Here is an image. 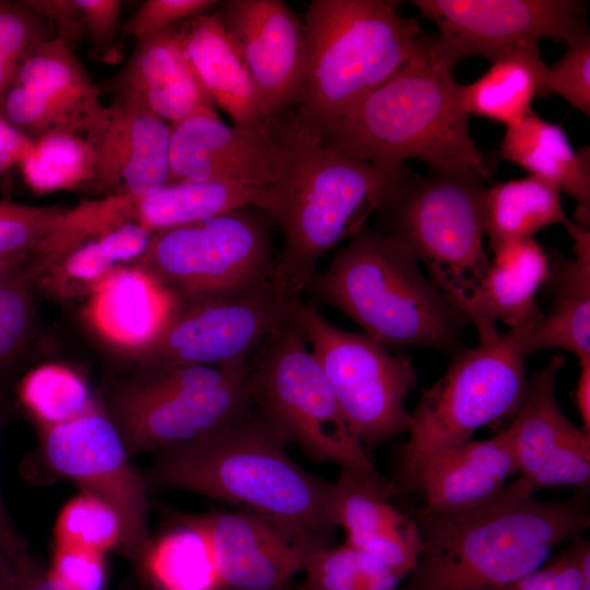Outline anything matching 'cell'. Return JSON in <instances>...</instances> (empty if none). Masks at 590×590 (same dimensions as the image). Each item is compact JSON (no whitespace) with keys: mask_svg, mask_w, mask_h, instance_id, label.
I'll return each instance as SVG.
<instances>
[{"mask_svg":"<svg viewBox=\"0 0 590 590\" xmlns=\"http://www.w3.org/2000/svg\"><path fill=\"white\" fill-rule=\"evenodd\" d=\"M455 64L424 34L416 52L320 139L334 152L389 168L420 160L430 172L492 178L493 161L473 141Z\"/></svg>","mask_w":590,"mask_h":590,"instance_id":"cell-1","label":"cell"},{"mask_svg":"<svg viewBox=\"0 0 590 590\" xmlns=\"http://www.w3.org/2000/svg\"><path fill=\"white\" fill-rule=\"evenodd\" d=\"M588 491L562 502L500 494L455 512H409L422 546L400 590H499L546 563L564 541L590 527Z\"/></svg>","mask_w":590,"mask_h":590,"instance_id":"cell-2","label":"cell"},{"mask_svg":"<svg viewBox=\"0 0 590 590\" xmlns=\"http://www.w3.org/2000/svg\"><path fill=\"white\" fill-rule=\"evenodd\" d=\"M283 436L255 409L209 438L157 452L150 487L188 491L241 506L304 533L332 541V482L287 455Z\"/></svg>","mask_w":590,"mask_h":590,"instance_id":"cell-3","label":"cell"},{"mask_svg":"<svg viewBox=\"0 0 590 590\" xmlns=\"http://www.w3.org/2000/svg\"><path fill=\"white\" fill-rule=\"evenodd\" d=\"M291 146L287 172L275 188L274 216L283 235L271 282L285 296L307 292L322 256L366 226L387 193L411 170L389 168L326 148L288 113L279 117Z\"/></svg>","mask_w":590,"mask_h":590,"instance_id":"cell-4","label":"cell"},{"mask_svg":"<svg viewBox=\"0 0 590 590\" xmlns=\"http://www.w3.org/2000/svg\"><path fill=\"white\" fill-rule=\"evenodd\" d=\"M307 292L387 347L455 354L468 319L402 243L364 226L317 271Z\"/></svg>","mask_w":590,"mask_h":590,"instance_id":"cell-5","label":"cell"},{"mask_svg":"<svg viewBox=\"0 0 590 590\" xmlns=\"http://www.w3.org/2000/svg\"><path fill=\"white\" fill-rule=\"evenodd\" d=\"M393 0H312L299 99L287 111L320 139L416 52L424 33Z\"/></svg>","mask_w":590,"mask_h":590,"instance_id":"cell-6","label":"cell"},{"mask_svg":"<svg viewBox=\"0 0 590 590\" xmlns=\"http://www.w3.org/2000/svg\"><path fill=\"white\" fill-rule=\"evenodd\" d=\"M249 364L140 366L105 396V413L130 457L160 452L220 434L248 417Z\"/></svg>","mask_w":590,"mask_h":590,"instance_id":"cell-7","label":"cell"},{"mask_svg":"<svg viewBox=\"0 0 590 590\" xmlns=\"http://www.w3.org/2000/svg\"><path fill=\"white\" fill-rule=\"evenodd\" d=\"M528 326L480 339L476 346L453 354L446 374L422 394L411 413L409 439L393 480L398 491L429 456L464 444L480 428L517 414L529 391Z\"/></svg>","mask_w":590,"mask_h":590,"instance_id":"cell-8","label":"cell"},{"mask_svg":"<svg viewBox=\"0 0 590 590\" xmlns=\"http://www.w3.org/2000/svg\"><path fill=\"white\" fill-rule=\"evenodd\" d=\"M486 186L477 178L410 172L375 214L379 229L410 249L444 293H470L486 272Z\"/></svg>","mask_w":590,"mask_h":590,"instance_id":"cell-9","label":"cell"},{"mask_svg":"<svg viewBox=\"0 0 590 590\" xmlns=\"http://www.w3.org/2000/svg\"><path fill=\"white\" fill-rule=\"evenodd\" d=\"M253 409L311 460L376 470L292 314L249 362Z\"/></svg>","mask_w":590,"mask_h":590,"instance_id":"cell-10","label":"cell"},{"mask_svg":"<svg viewBox=\"0 0 590 590\" xmlns=\"http://www.w3.org/2000/svg\"><path fill=\"white\" fill-rule=\"evenodd\" d=\"M273 223L249 206L157 231L138 263L180 302L245 291L271 281Z\"/></svg>","mask_w":590,"mask_h":590,"instance_id":"cell-11","label":"cell"},{"mask_svg":"<svg viewBox=\"0 0 590 590\" xmlns=\"http://www.w3.org/2000/svg\"><path fill=\"white\" fill-rule=\"evenodd\" d=\"M292 316L370 458L381 442L409 432L411 413L405 400L417 377L406 354H392L365 333L333 326L302 297L294 300Z\"/></svg>","mask_w":590,"mask_h":590,"instance_id":"cell-12","label":"cell"},{"mask_svg":"<svg viewBox=\"0 0 590 590\" xmlns=\"http://www.w3.org/2000/svg\"><path fill=\"white\" fill-rule=\"evenodd\" d=\"M295 299L268 281L225 296L179 300L163 332L140 358L141 366H246L290 319Z\"/></svg>","mask_w":590,"mask_h":590,"instance_id":"cell-13","label":"cell"},{"mask_svg":"<svg viewBox=\"0 0 590 590\" xmlns=\"http://www.w3.org/2000/svg\"><path fill=\"white\" fill-rule=\"evenodd\" d=\"M40 456L59 476L115 509L121 522L118 550L139 562L153 538L149 527V482L138 471L113 421L99 404L58 426L40 430Z\"/></svg>","mask_w":590,"mask_h":590,"instance_id":"cell-14","label":"cell"},{"mask_svg":"<svg viewBox=\"0 0 590 590\" xmlns=\"http://www.w3.org/2000/svg\"><path fill=\"white\" fill-rule=\"evenodd\" d=\"M439 33L438 51L452 64L477 56L493 61L521 43L547 38L568 44L588 28L580 0H412Z\"/></svg>","mask_w":590,"mask_h":590,"instance_id":"cell-15","label":"cell"},{"mask_svg":"<svg viewBox=\"0 0 590 590\" xmlns=\"http://www.w3.org/2000/svg\"><path fill=\"white\" fill-rule=\"evenodd\" d=\"M564 356H553L529 380L527 398L506 427L512 440L518 477L503 495L532 498L543 488L590 485V433L577 427L559 408L555 397Z\"/></svg>","mask_w":590,"mask_h":590,"instance_id":"cell-16","label":"cell"},{"mask_svg":"<svg viewBox=\"0 0 590 590\" xmlns=\"http://www.w3.org/2000/svg\"><path fill=\"white\" fill-rule=\"evenodd\" d=\"M290 160V142L279 118L251 128L201 114L170 126L168 184L211 180L276 188Z\"/></svg>","mask_w":590,"mask_h":590,"instance_id":"cell-17","label":"cell"},{"mask_svg":"<svg viewBox=\"0 0 590 590\" xmlns=\"http://www.w3.org/2000/svg\"><path fill=\"white\" fill-rule=\"evenodd\" d=\"M214 8L251 76L264 119L293 109L305 69V32L298 15L282 0H224Z\"/></svg>","mask_w":590,"mask_h":590,"instance_id":"cell-18","label":"cell"},{"mask_svg":"<svg viewBox=\"0 0 590 590\" xmlns=\"http://www.w3.org/2000/svg\"><path fill=\"white\" fill-rule=\"evenodd\" d=\"M170 125L122 96L85 133L90 154L87 187L104 197L133 202L169 182Z\"/></svg>","mask_w":590,"mask_h":590,"instance_id":"cell-19","label":"cell"},{"mask_svg":"<svg viewBox=\"0 0 590 590\" xmlns=\"http://www.w3.org/2000/svg\"><path fill=\"white\" fill-rule=\"evenodd\" d=\"M193 518L209 539L224 590H285L316 547L332 544L246 510Z\"/></svg>","mask_w":590,"mask_h":590,"instance_id":"cell-20","label":"cell"},{"mask_svg":"<svg viewBox=\"0 0 590 590\" xmlns=\"http://www.w3.org/2000/svg\"><path fill=\"white\" fill-rule=\"evenodd\" d=\"M399 493L393 480L376 470L343 468L332 482L331 514L335 527L344 530L346 544L404 579L416 565L422 540L414 518L391 503Z\"/></svg>","mask_w":590,"mask_h":590,"instance_id":"cell-21","label":"cell"},{"mask_svg":"<svg viewBox=\"0 0 590 590\" xmlns=\"http://www.w3.org/2000/svg\"><path fill=\"white\" fill-rule=\"evenodd\" d=\"M518 474L507 428L494 437L471 439L426 458L400 486L417 493L423 508L436 512L472 509L496 499Z\"/></svg>","mask_w":590,"mask_h":590,"instance_id":"cell-22","label":"cell"},{"mask_svg":"<svg viewBox=\"0 0 590 590\" xmlns=\"http://www.w3.org/2000/svg\"><path fill=\"white\" fill-rule=\"evenodd\" d=\"M105 85L113 96L141 104L170 126L194 115H217L177 24L138 40L123 68Z\"/></svg>","mask_w":590,"mask_h":590,"instance_id":"cell-23","label":"cell"},{"mask_svg":"<svg viewBox=\"0 0 590 590\" xmlns=\"http://www.w3.org/2000/svg\"><path fill=\"white\" fill-rule=\"evenodd\" d=\"M479 284L468 294L445 293L477 330L480 339L532 323L542 311L535 295L550 272V257L533 238L504 241Z\"/></svg>","mask_w":590,"mask_h":590,"instance_id":"cell-24","label":"cell"},{"mask_svg":"<svg viewBox=\"0 0 590 590\" xmlns=\"http://www.w3.org/2000/svg\"><path fill=\"white\" fill-rule=\"evenodd\" d=\"M86 317L110 345L140 357L163 332L179 300L139 263L120 266L88 292Z\"/></svg>","mask_w":590,"mask_h":590,"instance_id":"cell-25","label":"cell"},{"mask_svg":"<svg viewBox=\"0 0 590 590\" xmlns=\"http://www.w3.org/2000/svg\"><path fill=\"white\" fill-rule=\"evenodd\" d=\"M567 232L574 239L575 257L550 258L544 285L552 306L528 326L526 345L529 355L559 349L583 361L590 358V231L574 224Z\"/></svg>","mask_w":590,"mask_h":590,"instance_id":"cell-26","label":"cell"},{"mask_svg":"<svg viewBox=\"0 0 590 590\" xmlns=\"http://www.w3.org/2000/svg\"><path fill=\"white\" fill-rule=\"evenodd\" d=\"M187 56L214 105L234 125L259 128L268 123L244 62L219 17L206 12L177 24Z\"/></svg>","mask_w":590,"mask_h":590,"instance_id":"cell-27","label":"cell"},{"mask_svg":"<svg viewBox=\"0 0 590 590\" xmlns=\"http://www.w3.org/2000/svg\"><path fill=\"white\" fill-rule=\"evenodd\" d=\"M499 156L544 179L577 202L575 223L589 228L590 150L575 151L559 125L534 113L506 127Z\"/></svg>","mask_w":590,"mask_h":590,"instance_id":"cell-28","label":"cell"},{"mask_svg":"<svg viewBox=\"0 0 590 590\" xmlns=\"http://www.w3.org/2000/svg\"><path fill=\"white\" fill-rule=\"evenodd\" d=\"M249 206L266 210L274 217L280 206L276 189L224 181L184 180L167 184L134 202L138 221L152 233Z\"/></svg>","mask_w":590,"mask_h":590,"instance_id":"cell-29","label":"cell"},{"mask_svg":"<svg viewBox=\"0 0 590 590\" xmlns=\"http://www.w3.org/2000/svg\"><path fill=\"white\" fill-rule=\"evenodd\" d=\"M491 63L477 80L461 84V105L468 116L508 127L533 113L531 103L541 95L546 64L538 42L518 44Z\"/></svg>","mask_w":590,"mask_h":590,"instance_id":"cell-30","label":"cell"},{"mask_svg":"<svg viewBox=\"0 0 590 590\" xmlns=\"http://www.w3.org/2000/svg\"><path fill=\"white\" fill-rule=\"evenodd\" d=\"M573 223L564 208L560 191L535 176L496 182L486 187L484 229L489 249L523 238L555 224L567 228Z\"/></svg>","mask_w":590,"mask_h":590,"instance_id":"cell-31","label":"cell"},{"mask_svg":"<svg viewBox=\"0 0 590 590\" xmlns=\"http://www.w3.org/2000/svg\"><path fill=\"white\" fill-rule=\"evenodd\" d=\"M155 590H224L209 539L192 515L153 539L138 562Z\"/></svg>","mask_w":590,"mask_h":590,"instance_id":"cell-32","label":"cell"},{"mask_svg":"<svg viewBox=\"0 0 590 590\" xmlns=\"http://www.w3.org/2000/svg\"><path fill=\"white\" fill-rule=\"evenodd\" d=\"M12 83L91 119H97L106 106L101 101V88L59 36L44 39L27 55Z\"/></svg>","mask_w":590,"mask_h":590,"instance_id":"cell-33","label":"cell"},{"mask_svg":"<svg viewBox=\"0 0 590 590\" xmlns=\"http://www.w3.org/2000/svg\"><path fill=\"white\" fill-rule=\"evenodd\" d=\"M17 397L40 430L70 422L99 405L82 376L59 364L28 371L19 384Z\"/></svg>","mask_w":590,"mask_h":590,"instance_id":"cell-34","label":"cell"},{"mask_svg":"<svg viewBox=\"0 0 590 590\" xmlns=\"http://www.w3.org/2000/svg\"><path fill=\"white\" fill-rule=\"evenodd\" d=\"M298 590H398L403 580L373 556L344 543L321 545L307 557Z\"/></svg>","mask_w":590,"mask_h":590,"instance_id":"cell-35","label":"cell"},{"mask_svg":"<svg viewBox=\"0 0 590 590\" xmlns=\"http://www.w3.org/2000/svg\"><path fill=\"white\" fill-rule=\"evenodd\" d=\"M0 116L33 142L52 135L84 138L99 118L76 114L16 83L8 88Z\"/></svg>","mask_w":590,"mask_h":590,"instance_id":"cell-36","label":"cell"},{"mask_svg":"<svg viewBox=\"0 0 590 590\" xmlns=\"http://www.w3.org/2000/svg\"><path fill=\"white\" fill-rule=\"evenodd\" d=\"M119 516L104 500L80 493L59 511L54 528L55 545L105 553L121 542Z\"/></svg>","mask_w":590,"mask_h":590,"instance_id":"cell-37","label":"cell"},{"mask_svg":"<svg viewBox=\"0 0 590 590\" xmlns=\"http://www.w3.org/2000/svg\"><path fill=\"white\" fill-rule=\"evenodd\" d=\"M21 165L30 186L50 191L86 184L90 154L83 138L52 135L35 142Z\"/></svg>","mask_w":590,"mask_h":590,"instance_id":"cell-38","label":"cell"},{"mask_svg":"<svg viewBox=\"0 0 590 590\" xmlns=\"http://www.w3.org/2000/svg\"><path fill=\"white\" fill-rule=\"evenodd\" d=\"M68 212L67 208L0 200V252L35 256Z\"/></svg>","mask_w":590,"mask_h":590,"instance_id":"cell-39","label":"cell"},{"mask_svg":"<svg viewBox=\"0 0 590 590\" xmlns=\"http://www.w3.org/2000/svg\"><path fill=\"white\" fill-rule=\"evenodd\" d=\"M40 17L24 1L0 0V107L20 63L46 39Z\"/></svg>","mask_w":590,"mask_h":590,"instance_id":"cell-40","label":"cell"},{"mask_svg":"<svg viewBox=\"0 0 590 590\" xmlns=\"http://www.w3.org/2000/svg\"><path fill=\"white\" fill-rule=\"evenodd\" d=\"M557 94L585 115H590L589 27L568 44L565 54L544 70L541 95Z\"/></svg>","mask_w":590,"mask_h":590,"instance_id":"cell-41","label":"cell"},{"mask_svg":"<svg viewBox=\"0 0 590 590\" xmlns=\"http://www.w3.org/2000/svg\"><path fill=\"white\" fill-rule=\"evenodd\" d=\"M31 281L25 271L0 283V375L13 362L30 333Z\"/></svg>","mask_w":590,"mask_h":590,"instance_id":"cell-42","label":"cell"},{"mask_svg":"<svg viewBox=\"0 0 590 590\" xmlns=\"http://www.w3.org/2000/svg\"><path fill=\"white\" fill-rule=\"evenodd\" d=\"M216 3L215 0H148L125 22L121 31L138 42L210 12Z\"/></svg>","mask_w":590,"mask_h":590,"instance_id":"cell-43","label":"cell"},{"mask_svg":"<svg viewBox=\"0 0 590 590\" xmlns=\"http://www.w3.org/2000/svg\"><path fill=\"white\" fill-rule=\"evenodd\" d=\"M105 553L55 545L49 570L70 590H103L105 585Z\"/></svg>","mask_w":590,"mask_h":590,"instance_id":"cell-44","label":"cell"},{"mask_svg":"<svg viewBox=\"0 0 590 590\" xmlns=\"http://www.w3.org/2000/svg\"><path fill=\"white\" fill-rule=\"evenodd\" d=\"M552 560L514 580L499 590H580L579 539Z\"/></svg>","mask_w":590,"mask_h":590,"instance_id":"cell-45","label":"cell"},{"mask_svg":"<svg viewBox=\"0 0 590 590\" xmlns=\"http://www.w3.org/2000/svg\"><path fill=\"white\" fill-rule=\"evenodd\" d=\"M80 8L85 36L95 46L101 57L110 61L118 56L116 40L122 1L76 0Z\"/></svg>","mask_w":590,"mask_h":590,"instance_id":"cell-46","label":"cell"},{"mask_svg":"<svg viewBox=\"0 0 590 590\" xmlns=\"http://www.w3.org/2000/svg\"><path fill=\"white\" fill-rule=\"evenodd\" d=\"M24 2L40 16L51 20L58 27V36L70 46L85 36L76 0H27Z\"/></svg>","mask_w":590,"mask_h":590,"instance_id":"cell-47","label":"cell"},{"mask_svg":"<svg viewBox=\"0 0 590 590\" xmlns=\"http://www.w3.org/2000/svg\"><path fill=\"white\" fill-rule=\"evenodd\" d=\"M7 417V402L0 391V433ZM0 546L17 565L25 562L30 556L27 543L15 528L7 506L0 486Z\"/></svg>","mask_w":590,"mask_h":590,"instance_id":"cell-48","label":"cell"},{"mask_svg":"<svg viewBox=\"0 0 590 590\" xmlns=\"http://www.w3.org/2000/svg\"><path fill=\"white\" fill-rule=\"evenodd\" d=\"M35 142L23 135L0 116V173L14 163H22Z\"/></svg>","mask_w":590,"mask_h":590,"instance_id":"cell-49","label":"cell"},{"mask_svg":"<svg viewBox=\"0 0 590 590\" xmlns=\"http://www.w3.org/2000/svg\"><path fill=\"white\" fill-rule=\"evenodd\" d=\"M17 590H70L32 555L17 566Z\"/></svg>","mask_w":590,"mask_h":590,"instance_id":"cell-50","label":"cell"},{"mask_svg":"<svg viewBox=\"0 0 590 590\" xmlns=\"http://www.w3.org/2000/svg\"><path fill=\"white\" fill-rule=\"evenodd\" d=\"M579 376L574 400L582 422V429L590 433V358L579 361Z\"/></svg>","mask_w":590,"mask_h":590,"instance_id":"cell-51","label":"cell"},{"mask_svg":"<svg viewBox=\"0 0 590 590\" xmlns=\"http://www.w3.org/2000/svg\"><path fill=\"white\" fill-rule=\"evenodd\" d=\"M31 257L28 253L0 252V283L25 272Z\"/></svg>","mask_w":590,"mask_h":590,"instance_id":"cell-52","label":"cell"},{"mask_svg":"<svg viewBox=\"0 0 590 590\" xmlns=\"http://www.w3.org/2000/svg\"><path fill=\"white\" fill-rule=\"evenodd\" d=\"M17 566L0 546V590H17Z\"/></svg>","mask_w":590,"mask_h":590,"instance_id":"cell-53","label":"cell"}]
</instances>
